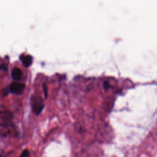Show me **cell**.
Instances as JSON below:
<instances>
[{
    "mask_svg": "<svg viewBox=\"0 0 157 157\" xmlns=\"http://www.w3.org/2000/svg\"><path fill=\"white\" fill-rule=\"evenodd\" d=\"M12 118L11 112L9 110H4L1 112V127L7 126Z\"/></svg>",
    "mask_w": 157,
    "mask_h": 157,
    "instance_id": "3957f363",
    "label": "cell"
},
{
    "mask_svg": "<svg viewBox=\"0 0 157 157\" xmlns=\"http://www.w3.org/2000/svg\"><path fill=\"white\" fill-rule=\"evenodd\" d=\"M20 59H21L23 64L25 67L30 66L32 64V62H33V58L30 55L21 56L20 57Z\"/></svg>",
    "mask_w": 157,
    "mask_h": 157,
    "instance_id": "5b68a950",
    "label": "cell"
},
{
    "mask_svg": "<svg viewBox=\"0 0 157 157\" xmlns=\"http://www.w3.org/2000/svg\"><path fill=\"white\" fill-rule=\"evenodd\" d=\"M30 102L33 112L36 115L40 114L44 108V103L42 98L39 96H33L31 98Z\"/></svg>",
    "mask_w": 157,
    "mask_h": 157,
    "instance_id": "6da1fadb",
    "label": "cell"
},
{
    "mask_svg": "<svg viewBox=\"0 0 157 157\" xmlns=\"http://www.w3.org/2000/svg\"><path fill=\"white\" fill-rule=\"evenodd\" d=\"M25 88V85L20 82H13L10 85L9 91L16 94H21Z\"/></svg>",
    "mask_w": 157,
    "mask_h": 157,
    "instance_id": "7a4b0ae2",
    "label": "cell"
},
{
    "mask_svg": "<svg viewBox=\"0 0 157 157\" xmlns=\"http://www.w3.org/2000/svg\"><path fill=\"white\" fill-rule=\"evenodd\" d=\"M11 76L14 80H20L23 76V72L20 69L15 67L12 71Z\"/></svg>",
    "mask_w": 157,
    "mask_h": 157,
    "instance_id": "277c9868",
    "label": "cell"
},
{
    "mask_svg": "<svg viewBox=\"0 0 157 157\" xmlns=\"http://www.w3.org/2000/svg\"><path fill=\"white\" fill-rule=\"evenodd\" d=\"M1 69H2V70H4V71H7L6 66L5 65H4V64H1Z\"/></svg>",
    "mask_w": 157,
    "mask_h": 157,
    "instance_id": "9c48e42d",
    "label": "cell"
},
{
    "mask_svg": "<svg viewBox=\"0 0 157 157\" xmlns=\"http://www.w3.org/2000/svg\"><path fill=\"white\" fill-rule=\"evenodd\" d=\"M19 157H29V152L27 149H25L21 152Z\"/></svg>",
    "mask_w": 157,
    "mask_h": 157,
    "instance_id": "8992f818",
    "label": "cell"
},
{
    "mask_svg": "<svg viewBox=\"0 0 157 157\" xmlns=\"http://www.w3.org/2000/svg\"><path fill=\"white\" fill-rule=\"evenodd\" d=\"M104 88H105V90H107V88H109V82H105L104 83Z\"/></svg>",
    "mask_w": 157,
    "mask_h": 157,
    "instance_id": "ba28073f",
    "label": "cell"
},
{
    "mask_svg": "<svg viewBox=\"0 0 157 157\" xmlns=\"http://www.w3.org/2000/svg\"><path fill=\"white\" fill-rule=\"evenodd\" d=\"M43 90H44V93L45 94V99H47V87L45 83L43 84Z\"/></svg>",
    "mask_w": 157,
    "mask_h": 157,
    "instance_id": "52a82bcc",
    "label": "cell"
}]
</instances>
